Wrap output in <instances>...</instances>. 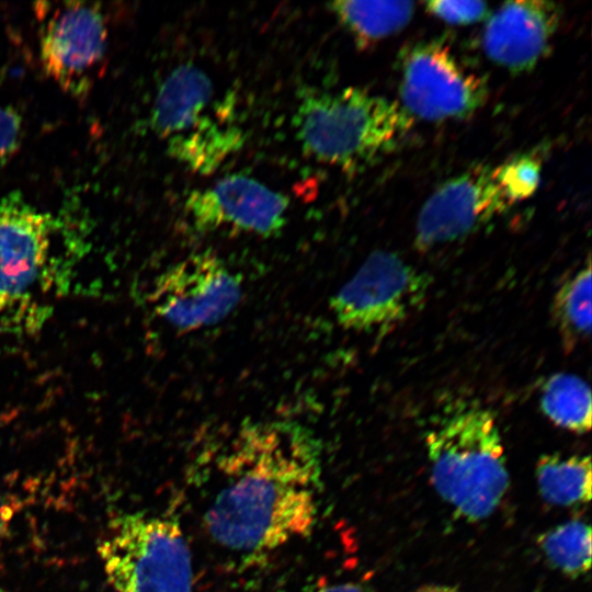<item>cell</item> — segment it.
Segmentation results:
<instances>
[{"mask_svg": "<svg viewBox=\"0 0 592 592\" xmlns=\"http://www.w3.org/2000/svg\"><path fill=\"white\" fill-rule=\"evenodd\" d=\"M217 467L219 482L204 514L216 544L258 555L311 534L322 448L308 428L291 420L247 421Z\"/></svg>", "mask_w": 592, "mask_h": 592, "instance_id": "1", "label": "cell"}, {"mask_svg": "<svg viewBox=\"0 0 592 592\" xmlns=\"http://www.w3.org/2000/svg\"><path fill=\"white\" fill-rule=\"evenodd\" d=\"M413 118L395 101L349 87L306 90L294 116L305 155L355 171L389 153L408 134Z\"/></svg>", "mask_w": 592, "mask_h": 592, "instance_id": "2", "label": "cell"}, {"mask_svg": "<svg viewBox=\"0 0 592 592\" xmlns=\"http://www.w3.org/2000/svg\"><path fill=\"white\" fill-rule=\"evenodd\" d=\"M425 444L437 493L469 522L489 516L509 487L494 415L481 407H465L429 432Z\"/></svg>", "mask_w": 592, "mask_h": 592, "instance_id": "3", "label": "cell"}, {"mask_svg": "<svg viewBox=\"0 0 592 592\" xmlns=\"http://www.w3.org/2000/svg\"><path fill=\"white\" fill-rule=\"evenodd\" d=\"M98 554L116 592H192L191 550L174 516L144 511L116 515Z\"/></svg>", "mask_w": 592, "mask_h": 592, "instance_id": "4", "label": "cell"}, {"mask_svg": "<svg viewBox=\"0 0 592 592\" xmlns=\"http://www.w3.org/2000/svg\"><path fill=\"white\" fill-rule=\"evenodd\" d=\"M431 277L398 254L371 253L331 297L330 310L340 327L358 333H385L421 308Z\"/></svg>", "mask_w": 592, "mask_h": 592, "instance_id": "5", "label": "cell"}, {"mask_svg": "<svg viewBox=\"0 0 592 592\" xmlns=\"http://www.w3.org/2000/svg\"><path fill=\"white\" fill-rule=\"evenodd\" d=\"M401 107L413 118L430 122L468 117L486 102L487 86L443 43L409 47L401 57Z\"/></svg>", "mask_w": 592, "mask_h": 592, "instance_id": "6", "label": "cell"}, {"mask_svg": "<svg viewBox=\"0 0 592 592\" xmlns=\"http://www.w3.org/2000/svg\"><path fill=\"white\" fill-rule=\"evenodd\" d=\"M242 297V283L215 252L192 253L157 278L151 300L156 314L185 332L226 318Z\"/></svg>", "mask_w": 592, "mask_h": 592, "instance_id": "7", "label": "cell"}, {"mask_svg": "<svg viewBox=\"0 0 592 592\" xmlns=\"http://www.w3.org/2000/svg\"><path fill=\"white\" fill-rule=\"evenodd\" d=\"M107 26L96 3L70 1L47 16L39 54L47 76L72 96H84L104 69Z\"/></svg>", "mask_w": 592, "mask_h": 592, "instance_id": "8", "label": "cell"}, {"mask_svg": "<svg viewBox=\"0 0 592 592\" xmlns=\"http://www.w3.org/2000/svg\"><path fill=\"white\" fill-rule=\"evenodd\" d=\"M512 204L494 168L469 169L444 182L424 202L417 218L415 246L426 251L459 240Z\"/></svg>", "mask_w": 592, "mask_h": 592, "instance_id": "9", "label": "cell"}, {"mask_svg": "<svg viewBox=\"0 0 592 592\" xmlns=\"http://www.w3.org/2000/svg\"><path fill=\"white\" fill-rule=\"evenodd\" d=\"M288 205L287 196L260 181L230 174L191 192L184 207L198 232L226 229L270 237L285 226Z\"/></svg>", "mask_w": 592, "mask_h": 592, "instance_id": "10", "label": "cell"}, {"mask_svg": "<svg viewBox=\"0 0 592 592\" xmlns=\"http://www.w3.org/2000/svg\"><path fill=\"white\" fill-rule=\"evenodd\" d=\"M53 219L22 193L0 201V311L23 298L39 278L53 235Z\"/></svg>", "mask_w": 592, "mask_h": 592, "instance_id": "11", "label": "cell"}, {"mask_svg": "<svg viewBox=\"0 0 592 592\" xmlns=\"http://www.w3.org/2000/svg\"><path fill=\"white\" fill-rule=\"evenodd\" d=\"M559 21L554 2H505L489 15L482 48L491 61L512 73L530 71L548 53Z\"/></svg>", "mask_w": 592, "mask_h": 592, "instance_id": "12", "label": "cell"}, {"mask_svg": "<svg viewBox=\"0 0 592 592\" xmlns=\"http://www.w3.org/2000/svg\"><path fill=\"white\" fill-rule=\"evenodd\" d=\"M213 96L214 83L203 69L178 66L157 92L150 119L153 132L170 139L190 130L205 117Z\"/></svg>", "mask_w": 592, "mask_h": 592, "instance_id": "13", "label": "cell"}, {"mask_svg": "<svg viewBox=\"0 0 592 592\" xmlns=\"http://www.w3.org/2000/svg\"><path fill=\"white\" fill-rule=\"evenodd\" d=\"M244 141L242 129L223 119L205 116L190 130L168 139V152L190 170L210 174Z\"/></svg>", "mask_w": 592, "mask_h": 592, "instance_id": "14", "label": "cell"}, {"mask_svg": "<svg viewBox=\"0 0 592 592\" xmlns=\"http://www.w3.org/2000/svg\"><path fill=\"white\" fill-rule=\"evenodd\" d=\"M329 8L363 46L398 33L414 13L411 1H335Z\"/></svg>", "mask_w": 592, "mask_h": 592, "instance_id": "15", "label": "cell"}, {"mask_svg": "<svg viewBox=\"0 0 592 592\" xmlns=\"http://www.w3.org/2000/svg\"><path fill=\"white\" fill-rule=\"evenodd\" d=\"M536 479L540 496L550 504L571 506L591 500L590 456L543 455L536 465Z\"/></svg>", "mask_w": 592, "mask_h": 592, "instance_id": "16", "label": "cell"}, {"mask_svg": "<svg viewBox=\"0 0 592 592\" xmlns=\"http://www.w3.org/2000/svg\"><path fill=\"white\" fill-rule=\"evenodd\" d=\"M540 408L556 425L585 433L591 429V390L579 376L558 373L542 389Z\"/></svg>", "mask_w": 592, "mask_h": 592, "instance_id": "17", "label": "cell"}, {"mask_svg": "<svg viewBox=\"0 0 592 592\" xmlns=\"http://www.w3.org/2000/svg\"><path fill=\"white\" fill-rule=\"evenodd\" d=\"M591 263L578 270L558 288L553 316L565 348L570 351L591 333Z\"/></svg>", "mask_w": 592, "mask_h": 592, "instance_id": "18", "label": "cell"}, {"mask_svg": "<svg viewBox=\"0 0 592 592\" xmlns=\"http://www.w3.org/2000/svg\"><path fill=\"white\" fill-rule=\"evenodd\" d=\"M538 545L551 566L578 577L591 567V528L581 521L560 524L538 537Z\"/></svg>", "mask_w": 592, "mask_h": 592, "instance_id": "19", "label": "cell"}, {"mask_svg": "<svg viewBox=\"0 0 592 592\" xmlns=\"http://www.w3.org/2000/svg\"><path fill=\"white\" fill-rule=\"evenodd\" d=\"M494 172L508 198L515 203L530 197L538 187L540 164L531 156H521L496 167Z\"/></svg>", "mask_w": 592, "mask_h": 592, "instance_id": "20", "label": "cell"}, {"mask_svg": "<svg viewBox=\"0 0 592 592\" xmlns=\"http://www.w3.org/2000/svg\"><path fill=\"white\" fill-rule=\"evenodd\" d=\"M426 10L434 16L454 25H468L490 15L488 4L483 1H429Z\"/></svg>", "mask_w": 592, "mask_h": 592, "instance_id": "21", "label": "cell"}, {"mask_svg": "<svg viewBox=\"0 0 592 592\" xmlns=\"http://www.w3.org/2000/svg\"><path fill=\"white\" fill-rule=\"evenodd\" d=\"M23 123L12 107L0 105V162L11 158L20 148Z\"/></svg>", "mask_w": 592, "mask_h": 592, "instance_id": "22", "label": "cell"}, {"mask_svg": "<svg viewBox=\"0 0 592 592\" xmlns=\"http://www.w3.org/2000/svg\"><path fill=\"white\" fill-rule=\"evenodd\" d=\"M13 516V506L0 494V542L8 534Z\"/></svg>", "mask_w": 592, "mask_h": 592, "instance_id": "23", "label": "cell"}, {"mask_svg": "<svg viewBox=\"0 0 592 592\" xmlns=\"http://www.w3.org/2000/svg\"><path fill=\"white\" fill-rule=\"evenodd\" d=\"M314 592H365L361 587L354 583H332L319 585Z\"/></svg>", "mask_w": 592, "mask_h": 592, "instance_id": "24", "label": "cell"}, {"mask_svg": "<svg viewBox=\"0 0 592 592\" xmlns=\"http://www.w3.org/2000/svg\"><path fill=\"white\" fill-rule=\"evenodd\" d=\"M415 592H458L456 589L442 584H425Z\"/></svg>", "mask_w": 592, "mask_h": 592, "instance_id": "25", "label": "cell"}, {"mask_svg": "<svg viewBox=\"0 0 592 592\" xmlns=\"http://www.w3.org/2000/svg\"><path fill=\"white\" fill-rule=\"evenodd\" d=\"M0 592H10V591H8L7 589L0 587Z\"/></svg>", "mask_w": 592, "mask_h": 592, "instance_id": "26", "label": "cell"}]
</instances>
